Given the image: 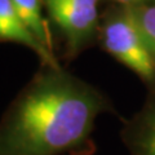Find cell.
<instances>
[{
    "label": "cell",
    "mask_w": 155,
    "mask_h": 155,
    "mask_svg": "<svg viewBox=\"0 0 155 155\" xmlns=\"http://www.w3.org/2000/svg\"><path fill=\"white\" fill-rule=\"evenodd\" d=\"M113 4H119V5L125 7H136V5H143V4H151L155 3V0H109Z\"/></svg>",
    "instance_id": "8"
},
{
    "label": "cell",
    "mask_w": 155,
    "mask_h": 155,
    "mask_svg": "<svg viewBox=\"0 0 155 155\" xmlns=\"http://www.w3.org/2000/svg\"><path fill=\"white\" fill-rule=\"evenodd\" d=\"M97 43L134 72L147 89L155 87V60L130 7L113 4L101 14Z\"/></svg>",
    "instance_id": "2"
},
{
    "label": "cell",
    "mask_w": 155,
    "mask_h": 155,
    "mask_svg": "<svg viewBox=\"0 0 155 155\" xmlns=\"http://www.w3.org/2000/svg\"><path fill=\"white\" fill-rule=\"evenodd\" d=\"M113 111L94 85L41 65L0 120V155H91L97 118Z\"/></svg>",
    "instance_id": "1"
},
{
    "label": "cell",
    "mask_w": 155,
    "mask_h": 155,
    "mask_svg": "<svg viewBox=\"0 0 155 155\" xmlns=\"http://www.w3.org/2000/svg\"><path fill=\"white\" fill-rule=\"evenodd\" d=\"M155 60V3L130 7Z\"/></svg>",
    "instance_id": "7"
},
{
    "label": "cell",
    "mask_w": 155,
    "mask_h": 155,
    "mask_svg": "<svg viewBox=\"0 0 155 155\" xmlns=\"http://www.w3.org/2000/svg\"><path fill=\"white\" fill-rule=\"evenodd\" d=\"M0 41H11L28 48L39 57L41 65L60 66L57 56L47 51L23 23L12 0H0Z\"/></svg>",
    "instance_id": "5"
},
{
    "label": "cell",
    "mask_w": 155,
    "mask_h": 155,
    "mask_svg": "<svg viewBox=\"0 0 155 155\" xmlns=\"http://www.w3.org/2000/svg\"><path fill=\"white\" fill-rule=\"evenodd\" d=\"M120 137L130 155H155V87L147 89L137 113L124 120Z\"/></svg>",
    "instance_id": "4"
},
{
    "label": "cell",
    "mask_w": 155,
    "mask_h": 155,
    "mask_svg": "<svg viewBox=\"0 0 155 155\" xmlns=\"http://www.w3.org/2000/svg\"><path fill=\"white\" fill-rule=\"evenodd\" d=\"M43 4L64 39L66 58L72 60L97 43L100 0H43Z\"/></svg>",
    "instance_id": "3"
},
{
    "label": "cell",
    "mask_w": 155,
    "mask_h": 155,
    "mask_svg": "<svg viewBox=\"0 0 155 155\" xmlns=\"http://www.w3.org/2000/svg\"><path fill=\"white\" fill-rule=\"evenodd\" d=\"M12 3L18 16L32 32V35L38 39V41L47 51L56 54L49 21L43 13V0H12Z\"/></svg>",
    "instance_id": "6"
}]
</instances>
